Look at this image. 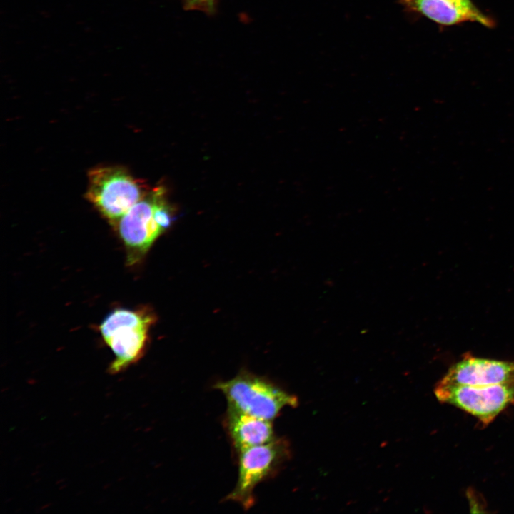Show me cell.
Instances as JSON below:
<instances>
[{"mask_svg":"<svg viewBox=\"0 0 514 514\" xmlns=\"http://www.w3.org/2000/svg\"><path fill=\"white\" fill-rule=\"evenodd\" d=\"M183 6L188 10H197L206 14L215 11L216 0H182Z\"/></svg>","mask_w":514,"mask_h":514,"instance_id":"30bf717a","label":"cell"},{"mask_svg":"<svg viewBox=\"0 0 514 514\" xmlns=\"http://www.w3.org/2000/svg\"><path fill=\"white\" fill-rule=\"evenodd\" d=\"M226 428L237 451L264 444L274 438L272 421L258 418L228 408Z\"/></svg>","mask_w":514,"mask_h":514,"instance_id":"9c48e42d","label":"cell"},{"mask_svg":"<svg viewBox=\"0 0 514 514\" xmlns=\"http://www.w3.org/2000/svg\"><path fill=\"white\" fill-rule=\"evenodd\" d=\"M440 381L469 386L514 383V361L482 358L465 353Z\"/></svg>","mask_w":514,"mask_h":514,"instance_id":"52a82bcc","label":"cell"},{"mask_svg":"<svg viewBox=\"0 0 514 514\" xmlns=\"http://www.w3.org/2000/svg\"><path fill=\"white\" fill-rule=\"evenodd\" d=\"M124 167L99 166L89 173L86 198L114 224L146 193Z\"/></svg>","mask_w":514,"mask_h":514,"instance_id":"7a4b0ae2","label":"cell"},{"mask_svg":"<svg viewBox=\"0 0 514 514\" xmlns=\"http://www.w3.org/2000/svg\"><path fill=\"white\" fill-rule=\"evenodd\" d=\"M408 10L418 13L443 26L466 21L493 27L495 21L476 6L470 7L455 0H400Z\"/></svg>","mask_w":514,"mask_h":514,"instance_id":"ba28073f","label":"cell"},{"mask_svg":"<svg viewBox=\"0 0 514 514\" xmlns=\"http://www.w3.org/2000/svg\"><path fill=\"white\" fill-rule=\"evenodd\" d=\"M161 186L147 191L115 223L127 250V262L136 263L164 231L156 221L155 208Z\"/></svg>","mask_w":514,"mask_h":514,"instance_id":"8992f818","label":"cell"},{"mask_svg":"<svg viewBox=\"0 0 514 514\" xmlns=\"http://www.w3.org/2000/svg\"><path fill=\"white\" fill-rule=\"evenodd\" d=\"M238 452V473L234 489L226 500L238 503L248 510L253 503L254 488L273 475L288 457V445L284 440L276 439Z\"/></svg>","mask_w":514,"mask_h":514,"instance_id":"277c9868","label":"cell"},{"mask_svg":"<svg viewBox=\"0 0 514 514\" xmlns=\"http://www.w3.org/2000/svg\"><path fill=\"white\" fill-rule=\"evenodd\" d=\"M455 1H458L468 6H470V7H475V5L473 3V1L471 0H455Z\"/></svg>","mask_w":514,"mask_h":514,"instance_id":"8fae6325","label":"cell"},{"mask_svg":"<svg viewBox=\"0 0 514 514\" xmlns=\"http://www.w3.org/2000/svg\"><path fill=\"white\" fill-rule=\"evenodd\" d=\"M154 318L141 311L116 309L102 322L99 329L115 358L109 371L116 374L124 371L142 356L148 332Z\"/></svg>","mask_w":514,"mask_h":514,"instance_id":"3957f363","label":"cell"},{"mask_svg":"<svg viewBox=\"0 0 514 514\" xmlns=\"http://www.w3.org/2000/svg\"><path fill=\"white\" fill-rule=\"evenodd\" d=\"M434 393L440 402L472 415L483 426L490 424L503 410L514 404V383L469 386L440 381Z\"/></svg>","mask_w":514,"mask_h":514,"instance_id":"5b68a950","label":"cell"},{"mask_svg":"<svg viewBox=\"0 0 514 514\" xmlns=\"http://www.w3.org/2000/svg\"><path fill=\"white\" fill-rule=\"evenodd\" d=\"M215 388L225 395L228 408L270 421L284 407H295L298 404L296 396L268 380L247 372L217 383Z\"/></svg>","mask_w":514,"mask_h":514,"instance_id":"6da1fadb","label":"cell"}]
</instances>
